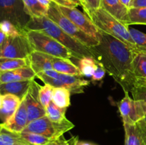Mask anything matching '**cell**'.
Segmentation results:
<instances>
[{
	"mask_svg": "<svg viewBox=\"0 0 146 145\" xmlns=\"http://www.w3.org/2000/svg\"><path fill=\"white\" fill-rule=\"evenodd\" d=\"M99 44L89 47L94 58L122 87L131 92L136 80L133 73V61L137 51L118 38L98 30Z\"/></svg>",
	"mask_w": 146,
	"mask_h": 145,
	"instance_id": "6da1fadb",
	"label": "cell"
},
{
	"mask_svg": "<svg viewBox=\"0 0 146 145\" xmlns=\"http://www.w3.org/2000/svg\"><path fill=\"white\" fill-rule=\"evenodd\" d=\"M29 30L41 31L50 36L66 47L76 59H81L84 57L94 58L88 47L68 35L48 16L31 18L26 27V32Z\"/></svg>",
	"mask_w": 146,
	"mask_h": 145,
	"instance_id": "7a4b0ae2",
	"label": "cell"
},
{
	"mask_svg": "<svg viewBox=\"0 0 146 145\" xmlns=\"http://www.w3.org/2000/svg\"><path fill=\"white\" fill-rule=\"evenodd\" d=\"M87 15L90 17L98 30L118 38L137 51L135 43L129 32V26L121 22L102 7L89 11Z\"/></svg>",
	"mask_w": 146,
	"mask_h": 145,
	"instance_id": "3957f363",
	"label": "cell"
},
{
	"mask_svg": "<svg viewBox=\"0 0 146 145\" xmlns=\"http://www.w3.org/2000/svg\"><path fill=\"white\" fill-rule=\"evenodd\" d=\"M26 34L34 51L64 59L74 58L72 53L66 47L41 31L29 30Z\"/></svg>",
	"mask_w": 146,
	"mask_h": 145,
	"instance_id": "277c9868",
	"label": "cell"
},
{
	"mask_svg": "<svg viewBox=\"0 0 146 145\" xmlns=\"http://www.w3.org/2000/svg\"><path fill=\"white\" fill-rule=\"evenodd\" d=\"M46 16L56 23L68 35L81 42L86 46L89 48L99 44L98 39L83 31L78 28L69 18H67L61 12L58 4L54 3V1L51 2L48 6Z\"/></svg>",
	"mask_w": 146,
	"mask_h": 145,
	"instance_id": "5b68a950",
	"label": "cell"
},
{
	"mask_svg": "<svg viewBox=\"0 0 146 145\" xmlns=\"http://www.w3.org/2000/svg\"><path fill=\"white\" fill-rule=\"evenodd\" d=\"M74 127L75 125L67 118L61 122H54L44 116L28 124L22 132H31L51 139H58Z\"/></svg>",
	"mask_w": 146,
	"mask_h": 145,
	"instance_id": "8992f818",
	"label": "cell"
},
{
	"mask_svg": "<svg viewBox=\"0 0 146 145\" xmlns=\"http://www.w3.org/2000/svg\"><path fill=\"white\" fill-rule=\"evenodd\" d=\"M31 19L27 14L23 0H0V23L9 21L14 24L22 33Z\"/></svg>",
	"mask_w": 146,
	"mask_h": 145,
	"instance_id": "52a82bcc",
	"label": "cell"
},
{
	"mask_svg": "<svg viewBox=\"0 0 146 145\" xmlns=\"http://www.w3.org/2000/svg\"><path fill=\"white\" fill-rule=\"evenodd\" d=\"M125 96L118 102V108L123 124H134L144 119L146 109L143 102L131 98L129 92L124 91Z\"/></svg>",
	"mask_w": 146,
	"mask_h": 145,
	"instance_id": "ba28073f",
	"label": "cell"
},
{
	"mask_svg": "<svg viewBox=\"0 0 146 145\" xmlns=\"http://www.w3.org/2000/svg\"><path fill=\"white\" fill-rule=\"evenodd\" d=\"M34 51L26 33L14 37H9L0 52V58H28Z\"/></svg>",
	"mask_w": 146,
	"mask_h": 145,
	"instance_id": "9c48e42d",
	"label": "cell"
},
{
	"mask_svg": "<svg viewBox=\"0 0 146 145\" xmlns=\"http://www.w3.org/2000/svg\"><path fill=\"white\" fill-rule=\"evenodd\" d=\"M58 7L61 12L67 18H69L78 28L91 36L97 38L98 33V28L86 13L78 10L76 7H67L63 6H58Z\"/></svg>",
	"mask_w": 146,
	"mask_h": 145,
	"instance_id": "30bf717a",
	"label": "cell"
},
{
	"mask_svg": "<svg viewBox=\"0 0 146 145\" xmlns=\"http://www.w3.org/2000/svg\"><path fill=\"white\" fill-rule=\"evenodd\" d=\"M39 84L37 83L35 79L31 82V86L24 96L26 107L28 114L29 124L32 121L46 116V109L43 107L38 99Z\"/></svg>",
	"mask_w": 146,
	"mask_h": 145,
	"instance_id": "8fae6325",
	"label": "cell"
},
{
	"mask_svg": "<svg viewBox=\"0 0 146 145\" xmlns=\"http://www.w3.org/2000/svg\"><path fill=\"white\" fill-rule=\"evenodd\" d=\"M125 130L124 145H146V119L134 124H123Z\"/></svg>",
	"mask_w": 146,
	"mask_h": 145,
	"instance_id": "7c38bea8",
	"label": "cell"
},
{
	"mask_svg": "<svg viewBox=\"0 0 146 145\" xmlns=\"http://www.w3.org/2000/svg\"><path fill=\"white\" fill-rule=\"evenodd\" d=\"M28 114L26 107L25 100H21L19 107L9 119L3 122L4 129L14 133L21 134L28 125Z\"/></svg>",
	"mask_w": 146,
	"mask_h": 145,
	"instance_id": "4fadbf2b",
	"label": "cell"
},
{
	"mask_svg": "<svg viewBox=\"0 0 146 145\" xmlns=\"http://www.w3.org/2000/svg\"><path fill=\"white\" fill-rule=\"evenodd\" d=\"M101 7L121 22L128 26V9L120 0H101Z\"/></svg>",
	"mask_w": 146,
	"mask_h": 145,
	"instance_id": "5bb4252c",
	"label": "cell"
},
{
	"mask_svg": "<svg viewBox=\"0 0 146 145\" xmlns=\"http://www.w3.org/2000/svg\"><path fill=\"white\" fill-rule=\"evenodd\" d=\"M82 75H67L60 73L58 79L64 84V88H67L73 94H81L84 92V88L90 84L89 81L84 78Z\"/></svg>",
	"mask_w": 146,
	"mask_h": 145,
	"instance_id": "9a60e30c",
	"label": "cell"
},
{
	"mask_svg": "<svg viewBox=\"0 0 146 145\" xmlns=\"http://www.w3.org/2000/svg\"><path fill=\"white\" fill-rule=\"evenodd\" d=\"M21 100L11 94H6L1 97L0 107V119L3 122H7L12 117L21 104Z\"/></svg>",
	"mask_w": 146,
	"mask_h": 145,
	"instance_id": "2e32d148",
	"label": "cell"
},
{
	"mask_svg": "<svg viewBox=\"0 0 146 145\" xmlns=\"http://www.w3.org/2000/svg\"><path fill=\"white\" fill-rule=\"evenodd\" d=\"M32 80H24L1 84L0 93L1 95L11 94L22 100L27 94L28 90L29 89Z\"/></svg>",
	"mask_w": 146,
	"mask_h": 145,
	"instance_id": "e0dca14e",
	"label": "cell"
},
{
	"mask_svg": "<svg viewBox=\"0 0 146 145\" xmlns=\"http://www.w3.org/2000/svg\"><path fill=\"white\" fill-rule=\"evenodd\" d=\"M51 57V55L41 52L33 51L29 56L30 67L34 70L36 74L44 72L46 70L53 69Z\"/></svg>",
	"mask_w": 146,
	"mask_h": 145,
	"instance_id": "ac0fdd59",
	"label": "cell"
},
{
	"mask_svg": "<svg viewBox=\"0 0 146 145\" xmlns=\"http://www.w3.org/2000/svg\"><path fill=\"white\" fill-rule=\"evenodd\" d=\"M51 63L53 69L60 73L67 75H81L78 67L71 62L70 59L51 57Z\"/></svg>",
	"mask_w": 146,
	"mask_h": 145,
	"instance_id": "d6986e66",
	"label": "cell"
},
{
	"mask_svg": "<svg viewBox=\"0 0 146 145\" xmlns=\"http://www.w3.org/2000/svg\"><path fill=\"white\" fill-rule=\"evenodd\" d=\"M133 73L135 84L146 83V53H137L133 61Z\"/></svg>",
	"mask_w": 146,
	"mask_h": 145,
	"instance_id": "ffe728a7",
	"label": "cell"
},
{
	"mask_svg": "<svg viewBox=\"0 0 146 145\" xmlns=\"http://www.w3.org/2000/svg\"><path fill=\"white\" fill-rule=\"evenodd\" d=\"M27 14L31 18L46 16L48 7L43 5L38 0H23Z\"/></svg>",
	"mask_w": 146,
	"mask_h": 145,
	"instance_id": "44dd1931",
	"label": "cell"
},
{
	"mask_svg": "<svg viewBox=\"0 0 146 145\" xmlns=\"http://www.w3.org/2000/svg\"><path fill=\"white\" fill-rule=\"evenodd\" d=\"M30 66L28 58H0V72L14 71L18 68Z\"/></svg>",
	"mask_w": 146,
	"mask_h": 145,
	"instance_id": "7402d4cb",
	"label": "cell"
},
{
	"mask_svg": "<svg viewBox=\"0 0 146 145\" xmlns=\"http://www.w3.org/2000/svg\"><path fill=\"white\" fill-rule=\"evenodd\" d=\"M0 145H32L21 136V134L14 133L3 129L0 132Z\"/></svg>",
	"mask_w": 146,
	"mask_h": 145,
	"instance_id": "603a6c76",
	"label": "cell"
},
{
	"mask_svg": "<svg viewBox=\"0 0 146 145\" xmlns=\"http://www.w3.org/2000/svg\"><path fill=\"white\" fill-rule=\"evenodd\" d=\"M71 94L66 88H54L52 102L58 107L67 109L71 105Z\"/></svg>",
	"mask_w": 146,
	"mask_h": 145,
	"instance_id": "cb8c5ba5",
	"label": "cell"
},
{
	"mask_svg": "<svg viewBox=\"0 0 146 145\" xmlns=\"http://www.w3.org/2000/svg\"><path fill=\"white\" fill-rule=\"evenodd\" d=\"M78 65L81 75L86 78H91L98 67V63L92 57H84L78 59Z\"/></svg>",
	"mask_w": 146,
	"mask_h": 145,
	"instance_id": "d4e9b609",
	"label": "cell"
},
{
	"mask_svg": "<svg viewBox=\"0 0 146 145\" xmlns=\"http://www.w3.org/2000/svg\"><path fill=\"white\" fill-rule=\"evenodd\" d=\"M128 26L133 24L146 25V7L128 9Z\"/></svg>",
	"mask_w": 146,
	"mask_h": 145,
	"instance_id": "484cf974",
	"label": "cell"
},
{
	"mask_svg": "<svg viewBox=\"0 0 146 145\" xmlns=\"http://www.w3.org/2000/svg\"><path fill=\"white\" fill-rule=\"evenodd\" d=\"M46 116L54 122H61L66 119L65 115L66 109L65 108H60L51 101L49 105L45 108Z\"/></svg>",
	"mask_w": 146,
	"mask_h": 145,
	"instance_id": "4316f807",
	"label": "cell"
},
{
	"mask_svg": "<svg viewBox=\"0 0 146 145\" xmlns=\"http://www.w3.org/2000/svg\"><path fill=\"white\" fill-rule=\"evenodd\" d=\"M129 32L135 43L136 51L146 53V34L133 28H129Z\"/></svg>",
	"mask_w": 146,
	"mask_h": 145,
	"instance_id": "83f0119b",
	"label": "cell"
},
{
	"mask_svg": "<svg viewBox=\"0 0 146 145\" xmlns=\"http://www.w3.org/2000/svg\"><path fill=\"white\" fill-rule=\"evenodd\" d=\"M21 136L32 145H47L56 139H51L41 134L31 132H21Z\"/></svg>",
	"mask_w": 146,
	"mask_h": 145,
	"instance_id": "f1b7e54d",
	"label": "cell"
},
{
	"mask_svg": "<svg viewBox=\"0 0 146 145\" xmlns=\"http://www.w3.org/2000/svg\"><path fill=\"white\" fill-rule=\"evenodd\" d=\"M54 88L48 84L40 85L38 90V99L44 108L46 107L53 99V92Z\"/></svg>",
	"mask_w": 146,
	"mask_h": 145,
	"instance_id": "f546056e",
	"label": "cell"
},
{
	"mask_svg": "<svg viewBox=\"0 0 146 145\" xmlns=\"http://www.w3.org/2000/svg\"><path fill=\"white\" fill-rule=\"evenodd\" d=\"M133 99L143 102L146 109V83H136L131 90ZM145 119H146V115Z\"/></svg>",
	"mask_w": 146,
	"mask_h": 145,
	"instance_id": "4dcf8cb0",
	"label": "cell"
},
{
	"mask_svg": "<svg viewBox=\"0 0 146 145\" xmlns=\"http://www.w3.org/2000/svg\"><path fill=\"white\" fill-rule=\"evenodd\" d=\"M0 28L8 37H14L22 33L14 24L9 21H3L0 23Z\"/></svg>",
	"mask_w": 146,
	"mask_h": 145,
	"instance_id": "1f68e13d",
	"label": "cell"
},
{
	"mask_svg": "<svg viewBox=\"0 0 146 145\" xmlns=\"http://www.w3.org/2000/svg\"><path fill=\"white\" fill-rule=\"evenodd\" d=\"M85 2L86 9L84 11V13L86 14L89 11L98 9L101 7V0H85Z\"/></svg>",
	"mask_w": 146,
	"mask_h": 145,
	"instance_id": "d6a6232c",
	"label": "cell"
},
{
	"mask_svg": "<svg viewBox=\"0 0 146 145\" xmlns=\"http://www.w3.org/2000/svg\"><path fill=\"white\" fill-rule=\"evenodd\" d=\"M54 3L58 6L67 7H76L81 6V0H54Z\"/></svg>",
	"mask_w": 146,
	"mask_h": 145,
	"instance_id": "836d02e7",
	"label": "cell"
},
{
	"mask_svg": "<svg viewBox=\"0 0 146 145\" xmlns=\"http://www.w3.org/2000/svg\"><path fill=\"white\" fill-rule=\"evenodd\" d=\"M106 70L101 66V65L98 63V67L96 69L95 72L93 74L92 77H91V81L92 82H97V81H100L104 78L106 75Z\"/></svg>",
	"mask_w": 146,
	"mask_h": 145,
	"instance_id": "e575fe53",
	"label": "cell"
},
{
	"mask_svg": "<svg viewBox=\"0 0 146 145\" xmlns=\"http://www.w3.org/2000/svg\"><path fill=\"white\" fill-rule=\"evenodd\" d=\"M78 141V136H72L71 139H66L64 136H61L56 140V145H76Z\"/></svg>",
	"mask_w": 146,
	"mask_h": 145,
	"instance_id": "d590c367",
	"label": "cell"
},
{
	"mask_svg": "<svg viewBox=\"0 0 146 145\" xmlns=\"http://www.w3.org/2000/svg\"><path fill=\"white\" fill-rule=\"evenodd\" d=\"M136 7H146V0H132L130 8Z\"/></svg>",
	"mask_w": 146,
	"mask_h": 145,
	"instance_id": "8d00e7d4",
	"label": "cell"
},
{
	"mask_svg": "<svg viewBox=\"0 0 146 145\" xmlns=\"http://www.w3.org/2000/svg\"><path fill=\"white\" fill-rule=\"evenodd\" d=\"M43 72L44 74H45V75H47L48 77H50V78H56V79L58 78V77H59V74H60V72H57L56 71H55V70H54V69L46 70V71H44V72Z\"/></svg>",
	"mask_w": 146,
	"mask_h": 145,
	"instance_id": "74e56055",
	"label": "cell"
},
{
	"mask_svg": "<svg viewBox=\"0 0 146 145\" xmlns=\"http://www.w3.org/2000/svg\"><path fill=\"white\" fill-rule=\"evenodd\" d=\"M9 37L6 35L4 33V31L0 28V48H1V50L2 49V48L4 47V45H5L6 42L8 40Z\"/></svg>",
	"mask_w": 146,
	"mask_h": 145,
	"instance_id": "f35d334b",
	"label": "cell"
},
{
	"mask_svg": "<svg viewBox=\"0 0 146 145\" xmlns=\"http://www.w3.org/2000/svg\"><path fill=\"white\" fill-rule=\"evenodd\" d=\"M38 1H39L40 2L43 4V5L48 7V6H49V4H51V2H52L54 0H38Z\"/></svg>",
	"mask_w": 146,
	"mask_h": 145,
	"instance_id": "ab89813d",
	"label": "cell"
},
{
	"mask_svg": "<svg viewBox=\"0 0 146 145\" xmlns=\"http://www.w3.org/2000/svg\"><path fill=\"white\" fill-rule=\"evenodd\" d=\"M122 2L123 4L128 9L130 8V5H131V2L132 0H120Z\"/></svg>",
	"mask_w": 146,
	"mask_h": 145,
	"instance_id": "60d3db41",
	"label": "cell"
},
{
	"mask_svg": "<svg viewBox=\"0 0 146 145\" xmlns=\"http://www.w3.org/2000/svg\"><path fill=\"white\" fill-rule=\"evenodd\" d=\"M76 145H93L92 143L88 142H85V141H78Z\"/></svg>",
	"mask_w": 146,
	"mask_h": 145,
	"instance_id": "b9f144b4",
	"label": "cell"
},
{
	"mask_svg": "<svg viewBox=\"0 0 146 145\" xmlns=\"http://www.w3.org/2000/svg\"><path fill=\"white\" fill-rule=\"evenodd\" d=\"M81 7H82L84 11H85L86 9V7L85 0H81Z\"/></svg>",
	"mask_w": 146,
	"mask_h": 145,
	"instance_id": "7bdbcfd3",
	"label": "cell"
},
{
	"mask_svg": "<svg viewBox=\"0 0 146 145\" xmlns=\"http://www.w3.org/2000/svg\"><path fill=\"white\" fill-rule=\"evenodd\" d=\"M58 139H54V141H52V142H51V143H49V144H47V145H56V140Z\"/></svg>",
	"mask_w": 146,
	"mask_h": 145,
	"instance_id": "ee69618b",
	"label": "cell"
},
{
	"mask_svg": "<svg viewBox=\"0 0 146 145\" xmlns=\"http://www.w3.org/2000/svg\"><path fill=\"white\" fill-rule=\"evenodd\" d=\"M3 129H4V127H3V125H2V124H0V132H1V131Z\"/></svg>",
	"mask_w": 146,
	"mask_h": 145,
	"instance_id": "f6af8a7d",
	"label": "cell"
},
{
	"mask_svg": "<svg viewBox=\"0 0 146 145\" xmlns=\"http://www.w3.org/2000/svg\"><path fill=\"white\" fill-rule=\"evenodd\" d=\"M1 97H2V95H1V93H0V107H1Z\"/></svg>",
	"mask_w": 146,
	"mask_h": 145,
	"instance_id": "bcb514c9",
	"label": "cell"
},
{
	"mask_svg": "<svg viewBox=\"0 0 146 145\" xmlns=\"http://www.w3.org/2000/svg\"><path fill=\"white\" fill-rule=\"evenodd\" d=\"M0 52H1V48H0Z\"/></svg>",
	"mask_w": 146,
	"mask_h": 145,
	"instance_id": "7dc6e473",
	"label": "cell"
},
{
	"mask_svg": "<svg viewBox=\"0 0 146 145\" xmlns=\"http://www.w3.org/2000/svg\"><path fill=\"white\" fill-rule=\"evenodd\" d=\"M93 145H96V144H93Z\"/></svg>",
	"mask_w": 146,
	"mask_h": 145,
	"instance_id": "c3c4849f",
	"label": "cell"
}]
</instances>
